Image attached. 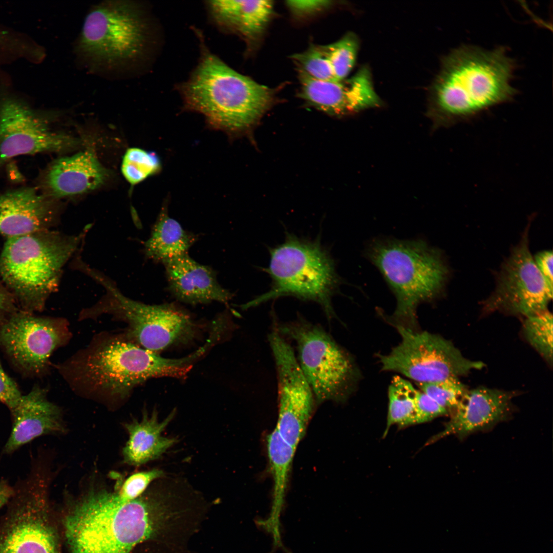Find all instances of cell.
I'll return each mask as SVG.
<instances>
[{"label":"cell","mask_w":553,"mask_h":553,"mask_svg":"<svg viewBox=\"0 0 553 553\" xmlns=\"http://www.w3.org/2000/svg\"><path fill=\"white\" fill-rule=\"evenodd\" d=\"M163 264L168 288L180 301L193 305L214 301L227 303L232 297L219 284L210 267L196 262L188 253Z\"/></svg>","instance_id":"7402d4cb"},{"label":"cell","mask_w":553,"mask_h":553,"mask_svg":"<svg viewBox=\"0 0 553 553\" xmlns=\"http://www.w3.org/2000/svg\"><path fill=\"white\" fill-rule=\"evenodd\" d=\"M416 390L404 378L398 375L393 377L388 389V411L384 437L392 425L404 427L414 424Z\"/></svg>","instance_id":"484cf974"},{"label":"cell","mask_w":553,"mask_h":553,"mask_svg":"<svg viewBox=\"0 0 553 553\" xmlns=\"http://www.w3.org/2000/svg\"><path fill=\"white\" fill-rule=\"evenodd\" d=\"M332 68L337 81L346 79L353 69L356 59L358 42L352 33L327 45H320Z\"/></svg>","instance_id":"f546056e"},{"label":"cell","mask_w":553,"mask_h":553,"mask_svg":"<svg viewBox=\"0 0 553 553\" xmlns=\"http://www.w3.org/2000/svg\"><path fill=\"white\" fill-rule=\"evenodd\" d=\"M417 385L419 390L446 409L449 414L455 410L467 390L457 377Z\"/></svg>","instance_id":"4dcf8cb0"},{"label":"cell","mask_w":553,"mask_h":553,"mask_svg":"<svg viewBox=\"0 0 553 553\" xmlns=\"http://www.w3.org/2000/svg\"><path fill=\"white\" fill-rule=\"evenodd\" d=\"M286 3L291 12L300 17L315 14L328 8L332 4L331 1L325 0L288 1Z\"/></svg>","instance_id":"d590c367"},{"label":"cell","mask_w":553,"mask_h":553,"mask_svg":"<svg viewBox=\"0 0 553 553\" xmlns=\"http://www.w3.org/2000/svg\"><path fill=\"white\" fill-rule=\"evenodd\" d=\"M274 327L296 346L297 360L316 403L344 402L352 394L359 373L350 354L320 325L299 317Z\"/></svg>","instance_id":"30bf717a"},{"label":"cell","mask_w":553,"mask_h":553,"mask_svg":"<svg viewBox=\"0 0 553 553\" xmlns=\"http://www.w3.org/2000/svg\"><path fill=\"white\" fill-rule=\"evenodd\" d=\"M298 74L300 96L329 115L341 116L381 105L367 67L339 81L315 79L299 69Z\"/></svg>","instance_id":"e0dca14e"},{"label":"cell","mask_w":553,"mask_h":553,"mask_svg":"<svg viewBox=\"0 0 553 553\" xmlns=\"http://www.w3.org/2000/svg\"><path fill=\"white\" fill-rule=\"evenodd\" d=\"M164 476V472L159 469L137 472L127 477L115 491L121 500L133 501L141 496L152 482Z\"/></svg>","instance_id":"d6a6232c"},{"label":"cell","mask_w":553,"mask_h":553,"mask_svg":"<svg viewBox=\"0 0 553 553\" xmlns=\"http://www.w3.org/2000/svg\"><path fill=\"white\" fill-rule=\"evenodd\" d=\"M197 236L184 230L169 217L167 204L163 206L144 245L146 257L156 262H164L188 253Z\"/></svg>","instance_id":"d4e9b609"},{"label":"cell","mask_w":553,"mask_h":553,"mask_svg":"<svg viewBox=\"0 0 553 553\" xmlns=\"http://www.w3.org/2000/svg\"><path fill=\"white\" fill-rule=\"evenodd\" d=\"M414 424L430 421L449 414L431 397L419 389L416 390L415 397Z\"/></svg>","instance_id":"836d02e7"},{"label":"cell","mask_w":553,"mask_h":553,"mask_svg":"<svg viewBox=\"0 0 553 553\" xmlns=\"http://www.w3.org/2000/svg\"><path fill=\"white\" fill-rule=\"evenodd\" d=\"M53 199L33 187L0 196V234L13 238L49 230L57 219Z\"/></svg>","instance_id":"ffe728a7"},{"label":"cell","mask_w":553,"mask_h":553,"mask_svg":"<svg viewBox=\"0 0 553 553\" xmlns=\"http://www.w3.org/2000/svg\"><path fill=\"white\" fill-rule=\"evenodd\" d=\"M536 266L548 285L552 289V252L544 250L537 253L534 258Z\"/></svg>","instance_id":"8d00e7d4"},{"label":"cell","mask_w":553,"mask_h":553,"mask_svg":"<svg viewBox=\"0 0 553 553\" xmlns=\"http://www.w3.org/2000/svg\"><path fill=\"white\" fill-rule=\"evenodd\" d=\"M266 271L272 280L270 289L241 307L246 310L268 301L291 296L313 301L323 308L329 320L335 317L332 303L341 279L335 263L319 241L289 235L271 249Z\"/></svg>","instance_id":"ba28073f"},{"label":"cell","mask_w":553,"mask_h":553,"mask_svg":"<svg viewBox=\"0 0 553 553\" xmlns=\"http://www.w3.org/2000/svg\"><path fill=\"white\" fill-rule=\"evenodd\" d=\"M14 296L0 284V321L15 312Z\"/></svg>","instance_id":"74e56055"},{"label":"cell","mask_w":553,"mask_h":553,"mask_svg":"<svg viewBox=\"0 0 553 553\" xmlns=\"http://www.w3.org/2000/svg\"><path fill=\"white\" fill-rule=\"evenodd\" d=\"M72 336L67 321L15 311L0 326V345L13 361L35 374L45 371L53 352Z\"/></svg>","instance_id":"9a60e30c"},{"label":"cell","mask_w":553,"mask_h":553,"mask_svg":"<svg viewBox=\"0 0 553 553\" xmlns=\"http://www.w3.org/2000/svg\"><path fill=\"white\" fill-rule=\"evenodd\" d=\"M200 357L196 351L180 358H164L141 348L124 332H103L56 368L76 393L115 402L127 399L149 379L184 378Z\"/></svg>","instance_id":"7a4b0ae2"},{"label":"cell","mask_w":553,"mask_h":553,"mask_svg":"<svg viewBox=\"0 0 553 553\" xmlns=\"http://www.w3.org/2000/svg\"><path fill=\"white\" fill-rule=\"evenodd\" d=\"M292 58L298 67L312 77L322 80L337 81L331 66L320 46H311Z\"/></svg>","instance_id":"1f68e13d"},{"label":"cell","mask_w":553,"mask_h":553,"mask_svg":"<svg viewBox=\"0 0 553 553\" xmlns=\"http://www.w3.org/2000/svg\"><path fill=\"white\" fill-rule=\"evenodd\" d=\"M365 256L395 297L396 306L388 322L418 330V306L441 296L448 279L449 270L441 252L421 239L378 238L369 243Z\"/></svg>","instance_id":"5b68a950"},{"label":"cell","mask_w":553,"mask_h":553,"mask_svg":"<svg viewBox=\"0 0 553 553\" xmlns=\"http://www.w3.org/2000/svg\"><path fill=\"white\" fill-rule=\"evenodd\" d=\"M267 448L274 481V500L279 505L287 487L296 449L281 436L275 428L267 436Z\"/></svg>","instance_id":"4316f807"},{"label":"cell","mask_w":553,"mask_h":553,"mask_svg":"<svg viewBox=\"0 0 553 553\" xmlns=\"http://www.w3.org/2000/svg\"><path fill=\"white\" fill-rule=\"evenodd\" d=\"M13 493V487L5 479L0 480V509L7 504Z\"/></svg>","instance_id":"f35d334b"},{"label":"cell","mask_w":553,"mask_h":553,"mask_svg":"<svg viewBox=\"0 0 553 553\" xmlns=\"http://www.w3.org/2000/svg\"><path fill=\"white\" fill-rule=\"evenodd\" d=\"M141 5L107 1L87 15L75 50L94 71L130 70L141 61L151 42V28Z\"/></svg>","instance_id":"52a82bcc"},{"label":"cell","mask_w":553,"mask_h":553,"mask_svg":"<svg viewBox=\"0 0 553 553\" xmlns=\"http://www.w3.org/2000/svg\"><path fill=\"white\" fill-rule=\"evenodd\" d=\"M89 274L105 289L102 297L91 307L83 309L79 320L94 319L111 315L127 325L124 333L132 342L154 353L193 341L198 325L184 310L173 304L147 305L132 300L109 279L91 269Z\"/></svg>","instance_id":"9c48e42d"},{"label":"cell","mask_w":553,"mask_h":553,"mask_svg":"<svg viewBox=\"0 0 553 553\" xmlns=\"http://www.w3.org/2000/svg\"><path fill=\"white\" fill-rule=\"evenodd\" d=\"M210 20L221 31L237 34L250 44L262 34L272 15L271 1H208Z\"/></svg>","instance_id":"603a6c76"},{"label":"cell","mask_w":553,"mask_h":553,"mask_svg":"<svg viewBox=\"0 0 553 553\" xmlns=\"http://www.w3.org/2000/svg\"><path fill=\"white\" fill-rule=\"evenodd\" d=\"M194 30L200 55L189 78L177 86L183 108L201 114L210 127L230 136L248 131L271 105L273 91L230 68Z\"/></svg>","instance_id":"277c9868"},{"label":"cell","mask_w":553,"mask_h":553,"mask_svg":"<svg viewBox=\"0 0 553 553\" xmlns=\"http://www.w3.org/2000/svg\"><path fill=\"white\" fill-rule=\"evenodd\" d=\"M12 428L3 452L11 454L40 436L65 431L61 411L47 398L45 389L35 386L22 395L10 410Z\"/></svg>","instance_id":"d6986e66"},{"label":"cell","mask_w":553,"mask_h":553,"mask_svg":"<svg viewBox=\"0 0 553 553\" xmlns=\"http://www.w3.org/2000/svg\"><path fill=\"white\" fill-rule=\"evenodd\" d=\"M161 168V160L156 153L137 147L127 149L121 164L123 176L132 185L158 173Z\"/></svg>","instance_id":"f1b7e54d"},{"label":"cell","mask_w":553,"mask_h":553,"mask_svg":"<svg viewBox=\"0 0 553 553\" xmlns=\"http://www.w3.org/2000/svg\"><path fill=\"white\" fill-rule=\"evenodd\" d=\"M161 553H181L176 551H174L171 549H161Z\"/></svg>","instance_id":"ab89813d"},{"label":"cell","mask_w":553,"mask_h":553,"mask_svg":"<svg viewBox=\"0 0 553 553\" xmlns=\"http://www.w3.org/2000/svg\"><path fill=\"white\" fill-rule=\"evenodd\" d=\"M49 483L41 473L30 471L13 486L0 520V553H60Z\"/></svg>","instance_id":"8fae6325"},{"label":"cell","mask_w":553,"mask_h":553,"mask_svg":"<svg viewBox=\"0 0 553 553\" xmlns=\"http://www.w3.org/2000/svg\"><path fill=\"white\" fill-rule=\"evenodd\" d=\"M109 172L90 150L54 161L45 173L42 185L52 199L81 194L105 183Z\"/></svg>","instance_id":"44dd1931"},{"label":"cell","mask_w":553,"mask_h":553,"mask_svg":"<svg viewBox=\"0 0 553 553\" xmlns=\"http://www.w3.org/2000/svg\"><path fill=\"white\" fill-rule=\"evenodd\" d=\"M176 410H173L160 421L158 412L151 413L143 411L140 420L134 419L124 424L129 439L122 449L124 463L140 466L159 458L177 442L176 438L162 435L163 432L173 419Z\"/></svg>","instance_id":"cb8c5ba5"},{"label":"cell","mask_w":553,"mask_h":553,"mask_svg":"<svg viewBox=\"0 0 553 553\" xmlns=\"http://www.w3.org/2000/svg\"><path fill=\"white\" fill-rule=\"evenodd\" d=\"M552 315L547 310L526 317L523 325L528 343L549 363L552 361Z\"/></svg>","instance_id":"83f0119b"},{"label":"cell","mask_w":553,"mask_h":553,"mask_svg":"<svg viewBox=\"0 0 553 553\" xmlns=\"http://www.w3.org/2000/svg\"><path fill=\"white\" fill-rule=\"evenodd\" d=\"M88 487L65 520L72 553H130L150 540L177 546L190 531L192 505L173 482L157 483L129 502L105 487Z\"/></svg>","instance_id":"6da1fadb"},{"label":"cell","mask_w":553,"mask_h":553,"mask_svg":"<svg viewBox=\"0 0 553 553\" xmlns=\"http://www.w3.org/2000/svg\"><path fill=\"white\" fill-rule=\"evenodd\" d=\"M400 343L385 355H379L381 369L414 381L430 382L464 375L484 364L465 358L451 341L427 331L394 326Z\"/></svg>","instance_id":"7c38bea8"},{"label":"cell","mask_w":553,"mask_h":553,"mask_svg":"<svg viewBox=\"0 0 553 553\" xmlns=\"http://www.w3.org/2000/svg\"><path fill=\"white\" fill-rule=\"evenodd\" d=\"M268 338L277 375L279 412L275 429L296 449L305 434L316 401L287 339L274 328Z\"/></svg>","instance_id":"2e32d148"},{"label":"cell","mask_w":553,"mask_h":553,"mask_svg":"<svg viewBox=\"0 0 553 553\" xmlns=\"http://www.w3.org/2000/svg\"><path fill=\"white\" fill-rule=\"evenodd\" d=\"M516 62L504 47L463 45L442 61L432 88L428 115L433 129L452 126L513 100Z\"/></svg>","instance_id":"3957f363"},{"label":"cell","mask_w":553,"mask_h":553,"mask_svg":"<svg viewBox=\"0 0 553 553\" xmlns=\"http://www.w3.org/2000/svg\"><path fill=\"white\" fill-rule=\"evenodd\" d=\"M78 144L77 139L53 131L48 115L0 88V165L18 155L62 152Z\"/></svg>","instance_id":"5bb4252c"},{"label":"cell","mask_w":553,"mask_h":553,"mask_svg":"<svg viewBox=\"0 0 553 553\" xmlns=\"http://www.w3.org/2000/svg\"><path fill=\"white\" fill-rule=\"evenodd\" d=\"M530 223L519 243L503 262L496 286L485 300L483 310L500 311L525 317L547 310L552 289L538 269L529 247Z\"/></svg>","instance_id":"4fadbf2b"},{"label":"cell","mask_w":553,"mask_h":553,"mask_svg":"<svg viewBox=\"0 0 553 553\" xmlns=\"http://www.w3.org/2000/svg\"><path fill=\"white\" fill-rule=\"evenodd\" d=\"M88 229L75 235L49 229L7 238L0 254V275L24 311L45 308Z\"/></svg>","instance_id":"8992f818"},{"label":"cell","mask_w":553,"mask_h":553,"mask_svg":"<svg viewBox=\"0 0 553 553\" xmlns=\"http://www.w3.org/2000/svg\"><path fill=\"white\" fill-rule=\"evenodd\" d=\"M22 395L16 383L5 372L0 362V401L10 410L16 406Z\"/></svg>","instance_id":"e575fe53"},{"label":"cell","mask_w":553,"mask_h":553,"mask_svg":"<svg viewBox=\"0 0 553 553\" xmlns=\"http://www.w3.org/2000/svg\"><path fill=\"white\" fill-rule=\"evenodd\" d=\"M514 396L512 392L485 387L466 390L443 430L429 442L452 435L463 439L475 432L492 429L509 417Z\"/></svg>","instance_id":"ac0fdd59"}]
</instances>
